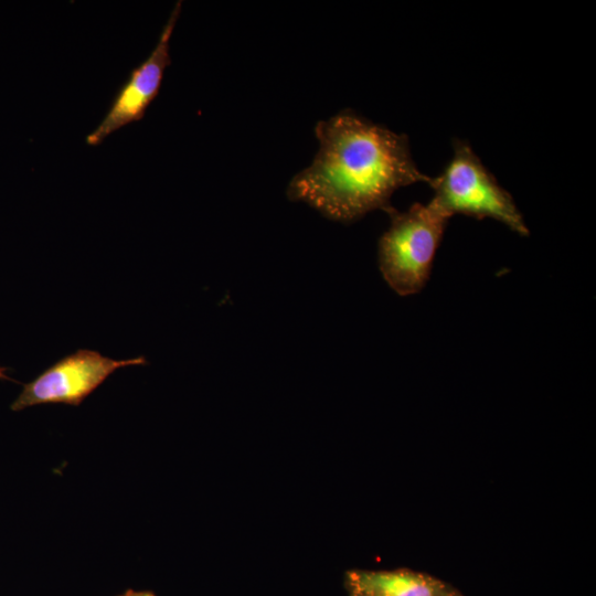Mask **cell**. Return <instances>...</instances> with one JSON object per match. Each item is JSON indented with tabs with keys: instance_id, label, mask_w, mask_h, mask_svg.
Wrapping results in <instances>:
<instances>
[{
	"instance_id": "cell-1",
	"label": "cell",
	"mask_w": 596,
	"mask_h": 596,
	"mask_svg": "<svg viewBox=\"0 0 596 596\" xmlns=\"http://www.w3.org/2000/svg\"><path fill=\"white\" fill-rule=\"evenodd\" d=\"M319 150L309 167L290 181L287 194L326 217L350 223L374 210L387 213L402 187L434 178L412 159L408 139L351 110L321 120L315 128Z\"/></svg>"
},
{
	"instance_id": "cell-3",
	"label": "cell",
	"mask_w": 596,
	"mask_h": 596,
	"mask_svg": "<svg viewBox=\"0 0 596 596\" xmlns=\"http://www.w3.org/2000/svg\"><path fill=\"white\" fill-rule=\"evenodd\" d=\"M433 200L450 216L490 217L519 235L529 228L511 194L504 190L464 140L454 141V156L434 178Z\"/></svg>"
},
{
	"instance_id": "cell-2",
	"label": "cell",
	"mask_w": 596,
	"mask_h": 596,
	"mask_svg": "<svg viewBox=\"0 0 596 596\" xmlns=\"http://www.w3.org/2000/svg\"><path fill=\"white\" fill-rule=\"evenodd\" d=\"M391 224L379 241V266L400 296L419 292L429 279L437 248L451 217L433 199L405 212H387Z\"/></svg>"
},
{
	"instance_id": "cell-9",
	"label": "cell",
	"mask_w": 596,
	"mask_h": 596,
	"mask_svg": "<svg viewBox=\"0 0 596 596\" xmlns=\"http://www.w3.org/2000/svg\"><path fill=\"white\" fill-rule=\"evenodd\" d=\"M443 596H457V595H454L453 593H449V592H448L447 594H445V595H443Z\"/></svg>"
},
{
	"instance_id": "cell-6",
	"label": "cell",
	"mask_w": 596,
	"mask_h": 596,
	"mask_svg": "<svg viewBox=\"0 0 596 596\" xmlns=\"http://www.w3.org/2000/svg\"><path fill=\"white\" fill-rule=\"evenodd\" d=\"M351 596H443L444 584L428 575L408 571H351L347 574Z\"/></svg>"
},
{
	"instance_id": "cell-4",
	"label": "cell",
	"mask_w": 596,
	"mask_h": 596,
	"mask_svg": "<svg viewBox=\"0 0 596 596\" xmlns=\"http://www.w3.org/2000/svg\"><path fill=\"white\" fill-rule=\"evenodd\" d=\"M146 363L143 356L115 360L94 350L79 349L24 384L10 407L19 412L41 404L62 403L78 406L116 370Z\"/></svg>"
},
{
	"instance_id": "cell-7",
	"label": "cell",
	"mask_w": 596,
	"mask_h": 596,
	"mask_svg": "<svg viewBox=\"0 0 596 596\" xmlns=\"http://www.w3.org/2000/svg\"><path fill=\"white\" fill-rule=\"evenodd\" d=\"M119 596H156L153 593L148 590H132L128 589Z\"/></svg>"
},
{
	"instance_id": "cell-8",
	"label": "cell",
	"mask_w": 596,
	"mask_h": 596,
	"mask_svg": "<svg viewBox=\"0 0 596 596\" xmlns=\"http://www.w3.org/2000/svg\"><path fill=\"white\" fill-rule=\"evenodd\" d=\"M0 379H8V377L3 374L2 369H0Z\"/></svg>"
},
{
	"instance_id": "cell-5",
	"label": "cell",
	"mask_w": 596,
	"mask_h": 596,
	"mask_svg": "<svg viewBox=\"0 0 596 596\" xmlns=\"http://www.w3.org/2000/svg\"><path fill=\"white\" fill-rule=\"evenodd\" d=\"M178 1L149 56L136 66L115 95L110 107L97 127L86 136L88 146H97L109 135L139 121L157 97L166 68L171 64L170 39L181 12Z\"/></svg>"
}]
</instances>
